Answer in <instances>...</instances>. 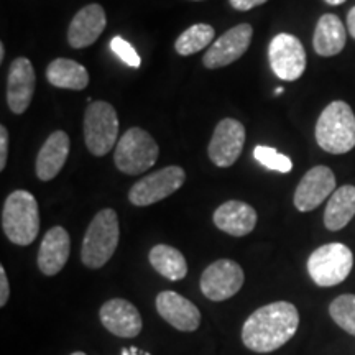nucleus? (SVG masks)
I'll return each mask as SVG.
<instances>
[{
  "label": "nucleus",
  "instance_id": "1",
  "mask_svg": "<svg viewBox=\"0 0 355 355\" xmlns=\"http://www.w3.org/2000/svg\"><path fill=\"white\" fill-rule=\"evenodd\" d=\"M298 326L300 314L295 304L277 301L261 306L243 324V345L259 354L273 352L283 347L296 334Z\"/></svg>",
  "mask_w": 355,
  "mask_h": 355
},
{
  "label": "nucleus",
  "instance_id": "2",
  "mask_svg": "<svg viewBox=\"0 0 355 355\" xmlns=\"http://www.w3.org/2000/svg\"><path fill=\"white\" fill-rule=\"evenodd\" d=\"M316 140L324 152L344 155L355 146V115L349 104L334 101L322 110L316 123Z\"/></svg>",
  "mask_w": 355,
  "mask_h": 355
},
{
  "label": "nucleus",
  "instance_id": "3",
  "mask_svg": "<svg viewBox=\"0 0 355 355\" xmlns=\"http://www.w3.org/2000/svg\"><path fill=\"white\" fill-rule=\"evenodd\" d=\"M2 229L15 245H30L40 232L38 202L32 193L19 189L6 199L2 209Z\"/></svg>",
  "mask_w": 355,
  "mask_h": 355
},
{
  "label": "nucleus",
  "instance_id": "4",
  "mask_svg": "<svg viewBox=\"0 0 355 355\" xmlns=\"http://www.w3.org/2000/svg\"><path fill=\"white\" fill-rule=\"evenodd\" d=\"M119 217L114 209L97 212L84 235L81 260L89 268H101L112 259L119 245Z\"/></svg>",
  "mask_w": 355,
  "mask_h": 355
},
{
  "label": "nucleus",
  "instance_id": "5",
  "mask_svg": "<svg viewBox=\"0 0 355 355\" xmlns=\"http://www.w3.org/2000/svg\"><path fill=\"white\" fill-rule=\"evenodd\" d=\"M352 250L344 243L334 242L316 248L308 259L309 277L318 286L329 288L343 283L352 272Z\"/></svg>",
  "mask_w": 355,
  "mask_h": 355
},
{
  "label": "nucleus",
  "instance_id": "6",
  "mask_svg": "<svg viewBox=\"0 0 355 355\" xmlns=\"http://www.w3.org/2000/svg\"><path fill=\"white\" fill-rule=\"evenodd\" d=\"M158 145L144 128L132 127L115 146V165L125 175H140L150 170L158 159Z\"/></svg>",
  "mask_w": 355,
  "mask_h": 355
},
{
  "label": "nucleus",
  "instance_id": "7",
  "mask_svg": "<svg viewBox=\"0 0 355 355\" xmlns=\"http://www.w3.org/2000/svg\"><path fill=\"white\" fill-rule=\"evenodd\" d=\"M119 137L117 112L109 102H91L84 114V140L94 157H104Z\"/></svg>",
  "mask_w": 355,
  "mask_h": 355
},
{
  "label": "nucleus",
  "instance_id": "8",
  "mask_svg": "<svg viewBox=\"0 0 355 355\" xmlns=\"http://www.w3.org/2000/svg\"><path fill=\"white\" fill-rule=\"evenodd\" d=\"M184 180L186 173L183 168L166 166L137 181L128 193V199L133 206H152V204L176 193L183 186Z\"/></svg>",
  "mask_w": 355,
  "mask_h": 355
},
{
  "label": "nucleus",
  "instance_id": "9",
  "mask_svg": "<svg viewBox=\"0 0 355 355\" xmlns=\"http://www.w3.org/2000/svg\"><path fill=\"white\" fill-rule=\"evenodd\" d=\"M270 66L283 81H296L306 69V51L295 35L279 33L270 42Z\"/></svg>",
  "mask_w": 355,
  "mask_h": 355
},
{
  "label": "nucleus",
  "instance_id": "10",
  "mask_svg": "<svg viewBox=\"0 0 355 355\" xmlns=\"http://www.w3.org/2000/svg\"><path fill=\"white\" fill-rule=\"evenodd\" d=\"M245 282L242 266L234 260H217L201 275V291L211 301H225L237 295Z\"/></svg>",
  "mask_w": 355,
  "mask_h": 355
},
{
  "label": "nucleus",
  "instance_id": "11",
  "mask_svg": "<svg viewBox=\"0 0 355 355\" xmlns=\"http://www.w3.org/2000/svg\"><path fill=\"white\" fill-rule=\"evenodd\" d=\"M245 144V128L235 119H224L217 123L207 148L211 162L219 168L232 166L241 157Z\"/></svg>",
  "mask_w": 355,
  "mask_h": 355
},
{
  "label": "nucleus",
  "instance_id": "12",
  "mask_svg": "<svg viewBox=\"0 0 355 355\" xmlns=\"http://www.w3.org/2000/svg\"><path fill=\"white\" fill-rule=\"evenodd\" d=\"M252 35H254V28L248 24H241L230 28L220 38H217V42L206 51L202 58L204 66L209 69H217L232 64L248 50Z\"/></svg>",
  "mask_w": 355,
  "mask_h": 355
},
{
  "label": "nucleus",
  "instance_id": "13",
  "mask_svg": "<svg viewBox=\"0 0 355 355\" xmlns=\"http://www.w3.org/2000/svg\"><path fill=\"white\" fill-rule=\"evenodd\" d=\"M336 191V176L331 168L314 166L306 173L295 191V206L301 212L314 211Z\"/></svg>",
  "mask_w": 355,
  "mask_h": 355
},
{
  "label": "nucleus",
  "instance_id": "14",
  "mask_svg": "<svg viewBox=\"0 0 355 355\" xmlns=\"http://www.w3.org/2000/svg\"><path fill=\"white\" fill-rule=\"evenodd\" d=\"M158 314L178 331L193 332L201 324L198 306L175 291H162L157 296Z\"/></svg>",
  "mask_w": 355,
  "mask_h": 355
},
{
  "label": "nucleus",
  "instance_id": "15",
  "mask_svg": "<svg viewBox=\"0 0 355 355\" xmlns=\"http://www.w3.org/2000/svg\"><path fill=\"white\" fill-rule=\"evenodd\" d=\"M35 92V69L32 61L17 58L8 69L7 102L13 114H24L28 109Z\"/></svg>",
  "mask_w": 355,
  "mask_h": 355
},
{
  "label": "nucleus",
  "instance_id": "16",
  "mask_svg": "<svg viewBox=\"0 0 355 355\" xmlns=\"http://www.w3.org/2000/svg\"><path fill=\"white\" fill-rule=\"evenodd\" d=\"M102 326L117 337H135L141 332V316L139 309L125 300L115 298L102 304L99 311Z\"/></svg>",
  "mask_w": 355,
  "mask_h": 355
},
{
  "label": "nucleus",
  "instance_id": "17",
  "mask_svg": "<svg viewBox=\"0 0 355 355\" xmlns=\"http://www.w3.org/2000/svg\"><path fill=\"white\" fill-rule=\"evenodd\" d=\"M107 19L99 3H91L81 8L71 20L68 30V43L73 48H86L92 44L104 32Z\"/></svg>",
  "mask_w": 355,
  "mask_h": 355
},
{
  "label": "nucleus",
  "instance_id": "18",
  "mask_svg": "<svg viewBox=\"0 0 355 355\" xmlns=\"http://www.w3.org/2000/svg\"><path fill=\"white\" fill-rule=\"evenodd\" d=\"M71 241L66 229L53 227L44 234L38 250V268L46 277H55L63 270L69 259Z\"/></svg>",
  "mask_w": 355,
  "mask_h": 355
},
{
  "label": "nucleus",
  "instance_id": "19",
  "mask_svg": "<svg viewBox=\"0 0 355 355\" xmlns=\"http://www.w3.org/2000/svg\"><path fill=\"white\" fill-rule=\"evenodd\" d=\"M214 224L222 232L234 237H243L255 229L257 212L247 202L227 201L216 209Z\"/></svg>",
  "mask_w": 355,
  "mask_h": 355
},
{
  "label": "nucleus",
  "instance_id": "20",
  "mask_svg": "<svg viewBox=\"0 0 355 355\" xmlns=\"http://www.w3.org/2000/svg\"><path fill=\"white\" fill-rule=\"evenodd\" d=\"M69 155V137L63 130L53 132L44 141L37 157V176L42 181H51L63 170Z\"/></svg>",
  "mask_w": 355,
  "mask_h": 355
},
{
  "label": "nucleus",
  "instance_id": "21",
  "mask_svg": "<svg viewBox=\"0 0 355 355\" xmlns=\"http://www.w3.org/2000/svg\"><path fill=\"white\" fill-rule=\"evenodd\" d=\"M347 33L345 26L337 15L326 13L319 19L316 30H314V51L319 56H336L344 50Z\"/></svg>",
  "mask_w": 355,
  "mask_h": 355
},
{
  "label": "nucleus",
  "instance_id": "22",
  "mask_svg": "<svg viewBox=\"0 0 355 355\" xmlns=\"http://www.w3.org/2000/svg\"><path fill=\"white\" fill-rule=\"evenodd\" d=\"M46 79L55 87L83 91L89 84V73L78 61L58 58L46 68Z\"/></svg>",
  "mask_w": 355,
  "mask_h": 355
},
{
  "label": "nucleus",
  "instance_id": "23",
  "mask_svg": "<svg viewBox=\"0 0 355 355\" xmlns=\"http://www.w3.org/2000/svg\"><path fill=\"white\" fill-rule=\"evenodd\" d=\"M355 216V186L345 184L334 191L329 198L326 212H324V225L329 230H340L352 220Z\"/></svg>",
  "mask_w": 355,
  "mask_h": 355
},
{
  "label": "nucleus",
  "instance_id": "24",
  "mask_svg": "<svg viewBox=\"0 0 355 355\" xmlns=\"http://www.w3.org/2000/svg\"><path fill=\"white\" fill-rule=\"evenodd\" d=\"M150 263L157 272L171 282H180L188 273V263L184 255L178 248H173L165 243L155 245L150 250Z\"/></svg>",
  "mask_w": 355,
  "mask_h": 355
},
{
  "label": "nucleus",
  "instance_id": "25",
  "mask_svg": "<svg viewBox=\"0 0 355 355\" xmlns=\"http://www.w3.org/2000/svg\"><path fill=\"white\" fill-rule=\"evenodd\" d=\"M214 28L207 24H196L189 26V28L184 30L176 40L175 48L178 55L189 56L204 50V48L209 46V43L214 40Z\"/></svg>",
  "mask_w": 355,
  "mask_h": 355
},
{
  "label": "nucleus",
  "instance_id": "26",
  "mask_svg": "<svg viewBox=\"0 0 355 355\" xmlns=\"http://www.w3.org/2000/svg\"><path fill=\"white\" fill-rule=\"evenodd\" d=\"M329 314L339 327L355 336V295H340L329 306Z\"/></svg>",
  "mask_w": 355,
  "mask_h": 355
},
{
  "label": "nucleus",
  "instance_id": "27",
  "mask_svg": "<svg viewBox=\"0 0 355 355\" xmlns=\"http://www.w3.org/2000/svg\"><path fill=\"white\" fill-rule=\"evenodd\" d=\"M254 157L260 165L268 168V170H273L278 173H290L293 170L291 158H288L286 155H282L277 148H272V146H265V145L255 146Z\"/></svg>",
  "mask_w": 355,
  "mask_h": 355
},
{
  "label": "nucleus",
  "instance_id": "28",
  "mask_svg": "<svg viewBox=\"0 0 355 355\" xmlns=\"http://www.w3.org/2000/svg\"><path fill=\"white\" fill-rule=\"evenodd\" d=\"M110 50L121 58V61H123L127 66H130V68H140L141 60L139 53L135 51V48L127 40H123L122 37H114L110 40Z\"/></svg>",
  "mask_w": 355,
  "mask_h": 355
},
{
  "label": "nucleus",
  "instance_id": "29",
  "mask_svg": "<svg viewBox=\"0 0 355 355\" xmlns=\"http://www.w3.org/2000/svg\"><path fill=\"white\" fill-rule=\"evenodd\" d=\"M8 152V132L7 127H0V170H6Z\"/></svg>",
  "mask_w": 355,
  "mask_h": 355
},
{
  "label": "nucleus",
  "instance_id": "30",
  "mask_svg": "<svg viewBox=\"0 0 355 355\" xmlns=\"http://www.w3.org/2000/svg\"><path fill=\"white\" fill-rule=\"evenodd\" d=\"M10 296V286H8L7 272L3 266H0V306H6Z\"/></svg>",
  "mask_w": 355,
  "mask_h": 355
},
{
  "label": "nucleus",
  "instance_id": "31",
  "mask_svg": "<svg viewBox=\"0 0 355 355\" xmlns=\"http://www.w3.org/2000/svg\"><path fill=\"white\" fill-rule=\"evenodd\" d=\"M229 2L235 10L247 12V10H252L254 7H259L261 3H265L266 0H229Z\"/></svg>",
  "mask_w": 355,
  "mask_h": 355
},
{
  "label": "nucleus",
  "instance_id": "32",
  "mask_svg": "<svg viewBox=\"0 0 355 355\" xmlns=\"http://www.w3.org/2000/svg\"><path fill=\"white\" fill-rule=\"evenodd\" d=\"M347 28L350 37L355 38V7L350 8V12L347 13Z\"/></svg>",
  "mask_w": 355,
  "mask_h": 355
},
{
  "label": "nucleus",
  "instance_id": "33",
  "mask_svg": "<svg viewBox=\"0 0 355 355\" xmlns=\"http://www.w3.org/2000/svg\"><path fill=\"white\" fill-rule=\"evenodd\" d=\"M122 355H150V354L141 352V350L135 349V347H130V349H123L122 350Z\"/></svg>",
  "mask_w": 355,
  "mask_h": 355
},
{
  "label": "nucleus",
  "instance_id": "34",
  "mask_svg": "<svg viewBox=\"0 0 355 355\" xmlns=\"http://www.w3.org/2000/svg\"><path fill=\"white\" fill-rule=\"evenodd\" d=\"M324 2H327L329 6H340V3H344L345 0H324Z\"/></svg>",
  "mask_w": 355,
  "mask_h": 355
},
{
  "label": "nucleus",
  "instance_id": "35",
  "mask_svg": "<svg viewBox=\"0 0 355 355\" xmlns=\"http://www.w3.org/2000/svg\"><path fill=\"white\" fill-rule=\"evenodd\" d=\"M3 56H6V48H3V43H0V61H3Z\"/></svg>",
  "mask_w": 355,
  "mask_h": 355
},
{
  "label": "nucleus",
  "instance_id": "36",
  "mask_svg": "<svg viewBox=\"0 0 355 355\" xmlns=\"http://www.w3.org/2000/svg\"><path fill=\"white\" fill-rule=\"evenodd\" d=\"M279 94H283V87L275 89V96H279Z\"/></svg>",
  "mask_w": 355,
  "mask_h": 355
},
{
  "label": "nucleus",
  "instance_id": "37",
  "mask_svg": "<svg viewBox=\"0 0 355 355\" xmlns=\"http://www.w3.org/2000/svg\"><path fill=\"white\" fill-rule=\"evenodd\" d=\"M71 355H86V354H84V352H73Z\"/></svg>",
  "mask_w": 355,
  "mask_h": 355
}]
</instances>
